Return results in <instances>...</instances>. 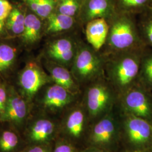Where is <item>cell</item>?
I'll use <instances>...</instances> for the list:
<instances>
[{"mask_svg": "<svg viewBox=\"0 0 152 152\" xmlns=\"http://www.w3.org/2000/svg\"><path fill=\"white\" fill-rule=\"evenodd\" d=\"M48 81V78L41 69L34 63H29L22 72L20 83L24 91L30 97Z\"/></svg>", "mask_w": 152, "mask_h": 152, "instance_id": "obj_6", "label": "cell"}, {"mask_svg": "<svg viewBox=\"0 0 152 152\" xmlns=\"http://www.w3.org/2000/svg\"><path fill=\"white\" fill-rule=\"evenodd\" d=\"M28 4L34 12H36L38 6V0H26Z\"/></svg>", "mask_w": 152, "mask_h": 152, "instance_id": "obj_30", "label": "cell"}, {"mask_svg": "<svg viewBox=\"0 0 152 152\" xmlns=\"http://www.w3.org/2000/svg\"><path fill=\"white\" fill-rule=\"evenodd\" d=\"M28 152H48V151L43 147L37 146L31 148Z\"/></svg>", "mask_w": 152, "mask_h": 152, "instance_id": "obj_31", "label": "cell"}, {"mask_svg": "<svg viewBox=\"0 0 152 152\" xmlns=\"http://www.w3.org/2000/svg\"><path fill=\"white\" fill-rule=\"evenodd\" d=\"M18 138L16 135L10 131H5L0 137V149L3 152H10L16 147Z\"/></svg>", "mask_w": 152, "mask_h": 152, "instance_id": "obj_22", "label": "cell"}, {"mask_svg": "<svg viewBox=\"0 0 152 152\" xmlns=\"http://www.w3.org/2000/svg\"><path fill=\"white\" fill-rule=\"evenodd\" d=\"M4 22L3 20H0V33L3 31V29L4 27Z\"/></svg>", "mask_w": 152, "mask_h": 152, "instance_id": "obj_32", "label": "cell"}, {"mask_svg": "<svg viewBox=\"0 0 152 152\" xmlns=\"http://www.w3.org/2000/svg\"><path fill=\"white\" fill-rule=\"evenodd\" d=\"M12 7L7 0H0V20H4L10 15Z\"/></svg>", "mask_w": 152, "mask_h": 152, "instance_id": "obj_25", "label": "cell"}, {"mask_svg": "<svg viewBox=\"0 0 152 152\" xmlns=\"http://www.w3.org/2000/svg\"><path fill=\"white\" fill-rule=\"evenodd\" d=\"M49 68L50 76L55 84L58 85L73 93L77 90L76 79L65 66L60 64H52Z\"/></svg>", "mask_w": 152, "mask_h": 152, "instance_id": "obj_13", "label": "cell"}, {"mask_svg": "<svg viewBox=\"0 0 152 152\" xmlns=\"http://www.w3.org/2000/svg\"><path fill=\"white\" fill-rule=\"evenodd\" d=\"M27 113L24 101L17 96H11L7 100L5 108L1 113V120L15 123L21 122Z\"/></svg>", "mask_w": 152, "mask_h": 152, "instance_id": "obj_12", "label": "cell"}, {"mask_svg": "<svg viewBox=\"0 0 152 152\" xmlns=\"http://www.w3.org/2000/svg\"><path fill=\"white\" fill-rule=\"evenodd\" d=\"M81 7L80 0H59L58 12L75 18L80 11Z\"/></svg>", "mask_w": 152, "mask_h": 152, "instance_id": "obj_20", "label": "cell"}, {"mask_svg": "<svg viewBox=\"0 0 152 152\" xmlns=\"http://www.w3.org/2000/svg\"><path fill=\"white\" fill-rule=\"evenodd\" d=\"M6 93L5 88L0 86V113L1 114L5 108L6 103Z\"/></svg>", "mask_w": 152, "mask_h": 152, "instance_id": "obj_29", "label": "cell"}, {"mask_svg": "<svg viewBox=\"0 0 152 152\" xmlns=\"http://www.w3.org/2000/svg\"><path fill=\"white\" fill-rule=\"evenodd\" d=\"M54 152H75L73 147L69 144L62 142L58 144L55 149Z\"/></svg>", "mask_w": 152, "mask_h": 152, "instance_id": "obj_28", "label": "cell"}, {"mask_svg": "<svg viewBox=\"0 0 152 152\" xmlns=\"http://www.w3.org/2000/svg\"><path fill=\"white\" fill-rule=\"evenodd\" d=\"M143 31L148 41L152 45V19L143 24Z\"/></svg>", "mask_w": 152, "mask_h": 152, "instance_id": "obj_27", "label": "cell"}, {"mask_svg": "<svg viewBox=\"0 0 152 152\" xmlns=\"http://www.w3.org/2000/svg\"><path fill=\"white\" fill-rule=\"evenodd\" d=\"M140 70L142 71L144 78L149 83L152 84V56H148L142 60Z\"/></svg>", "mask_w": 152, "mask_h": 152, "instance_id": "obj_24", "label": "cell"}, {"mask_svg": "<svg viewBox=\"0 0 152 152\" xmlns=\"http://www.w3.org/2000/svg\"><path fill=\"white\" fill-rule=\"evenodd\" d=\"M85 116L80 109H76L69 115L66 124L67 131L71 135L78 137L81 135L84 125Z\"/></svg>", "mask_w": 152, "mask_h": 152, "instance_id": "obj_18", "label": "cell"}, {"mask_svg": "<svg viewBox=\"0 0 152 152\" xmlns=\"http://www.w3.org/2000/svg\"><path fill=\"white\" fill-rule=\"evenodd\" d=\"M148 0H120L122 6L126 9H132L144 5Z\"/></svg>", "mask_w": 152, "mask_h": 152, "instance_id": "obj_26", "label": "cell"}, {"mask_svg": "<svg viewBox=\"0 0 152 152\" xmlns=\"http://www.w3.org/2000/svg\"><path fill=\"white\" fill-rule=\"evenodd\" d=\"M86 152H104L103 151H100V150H97V149H94V150H90Z\"/></svg>", "mask_w": 152, "mask_h": 152, "instance_id": "obj_33", "label": "cell"}, {"mask_svg": "<svg viewBox=\"0 0 152 152\" xmlns=\"http://www.w3.org/2000/svg\"><path fill=\"white\" fill-rule=\"evenodd\" d=\"M126 131L129 140L135 145H142L149 141L152 129L144 118L134 115L127 121Z\"/></svg>", "mask_w": 152, "mask_h": 152, "instance_id": "obj_9", "label": "cell"}, {"mask_svg": "<svg viewBox=\"0 0 152 152\" xmlns=\"http://www.w3.org/2000/svg\"><path fill=\"white\" fill-rule=\"evenodd\" d=\"M46 32L55 33L71 29L75 23L74 17L67 16L58 12H53L48 18Z\"/></svg>", "mask_w": 152, "mask_h": 152, "instance_id": "obj_15", "label": "cell"}, {"mask_svg": "<svg viewBox=\"0 0 152 152\" xmlns=\"http://www.w3.org/2000/svg\"><path fill=\"white\" fill-rule=\"evenodd\" d=\"M105 76L92 81L86 94L87 109L92 115L102 114L109 108L113 102L112 90L104 81Z\"/></svg>", "mask_w": 152, "mask_h": 152, "instance_id": "obj_4", "label": "cell"}, {"mask_svg": "<svg viewBox=\"0 0 152 152\" xmlns=\"http://www.w3.org/2000/svg\"><path fill=\"white\" fill-rule=\"evenodd\" d=\"M104 59V75L110 82L125 93L139 74L140 61L134 50L108 55Z\"/></svg>", "mask_w": 152, "mask_h": 152, "instance_id": "obj_1", "label": "cell"}, {"mask_svg": "<svg viewBox=\"0 0 152 152\" xmlns=\"http://www.w3.org/2000/svg\"><path fill=\"white\" fill-rule=\"evenodd\" d=\"M108 31V22L104 18L88 22L85 25V35L88 44L99 52L106 42Z\"/></svg>", "mask_w": 152, "mask_h": 152, "instance_id": "obj_8", "label": "cell"}, {"mask_svg": "<svg viewBox=\"0 0 152 152\" xmlns=\"http://www.w3.org/2000/svg\"><path fill=\"white\" fill-rule=\"evenodd\" d=\"M115 133V125L112 119L105 117L95 126L91 139L95 144H107L112 140Z\"/></svg>", "mask_w": 152, "mask_h": 152, "instance_id": "obj_14", "label": "cell"}, {"mask_svg": "<svg viewBox=\"0 0 152 152\" xmlns=\"http://www.w3.org/2000/svg\"><path fill=\"white\" fill-rule=\"evenodd\" d=\"M15 58V50L7 45H0V72L5 71L11 66Z\"/></svg>", "mask_w": 152, "mask_h": 152, "instance_id": "obj_21", "label": "cell"}, {"mask_svg": "<svg viewBox=\"0 0 152 152\" xmlns=\"http://www.w3.org/2000/svg\"><path fill=\"white\" fill-rule=\"evenodd\" d=\"M109 31L105 53L108 55L121 51L134 50L138 44L135 26L127 15H114L108 21Z\"/></svg>", "mask_w": 152, "mask_h": 152, "instance_id": "obj_2", "label": "cell"}, {"mask_svg": "<svg viewBox=\"0 0 152 152\" xmlns=\"http://www.w3.org/2000/svg\"><path fill=\"white\" fill-rule=\"evenodd\" d=\"M113 15L109 0H88L81 12L80 20L82 25L85 26L88 22L99 18L108 21Z\"/></svg>", "mask_w": 152, "mask_h": 152, "instance_id": "obj_10", "label": "cell"}, {"mask_svg": "<svg viewBox=\"0 0 152 152\" xmlns=\"http://www.w3.org/2000/svg\"><path fill=\"white\" fill-rule=\"evenodd\" d=\"M25 18L26 17L18 9L12 10L7 20V27L15 34H23L24 30Z\"/></svg>", "mask_w": 152, "mask_h": 152, "instance_id": "obj_19", "label": "cell"}, {"mask_svg": "<svg viewBox=\"0 0 152 152\" xmlns=\"http://www.w3.org/2000/svg\"><path fill=\"white\" fill-rule=\"evenodd\" d=\"M54 130V125L50 121L38 120L33 126L30 136L33 141H45L51 136Z\"/></svg>", "mask_w": 152, "mask_h": 152, "instance_id": "obj_17", "label": "cell"}, {"mask_svg": "<svg viewBox=\"0 0 152 152\" xmlns=\"http://www.w3.org/2000/svg\"><path fill=\"white\" fill-rule=\"evenodd\" d=\"M79 42L71 38L58 39L49 45L47 53L51 59L60 65H72Z\"/></svg>", "mask_w": 152, "mask_h": 152, "instance_id": "obj_5", "label": "cell"}, {"mask_svg": "<svg viewBox=\"0 0 152 152\" xmlns=\"http://www.w3.org/2000/svg\"><path fill=\"white\" fill-rule=\"evenodd\" d=\"M42 23L38 17L29 14L25 18L24 30L22 34L23 40L28 44L36 42L40 37Z\"/></svg>", "mask_w": 152, "mask_h": 152, "instance_id": "obj_16", "label": "cell"}, {"mask_svg": "<svg viewBox=\"0 0 152 152\" xmlns=\"http://www.w3.org/2000/svg\"><path fill=\"white\" fill-rule=\"evenodd\" d=\"M124 105L133 115L142 118L149 117L151 107L146 95L141 90L130 88L124 93Z\"/></svg>", "mask_w": 152, "mask_h": 152, "instance_id": "obj_7", "label": "cell"}, {"mask_svg": "<svg viewBox=\"0 0 152 152\" xmlns=\"http://www.w3.org/2000/svg\"><path fill=\"white\" fill-rule=\"evenodd\" d=\"M71 72L76 81L92 82L105 76L104 59L88 44L80 41L72 64Z\"/></svg>", "mask_w": 152, "mask_h": 152, "instance_id": "obj_3", "label": "cell"}, {"mask_svg": "<svg viewBox=\"0 0 152 152\" xmlns=\"http://www.w3.org/2000/svg\"><path fill=\"white\" fill-rule=\"evenodd\" d=\"M73 98V93L55 84L47 89L43 99V103L48 108L58 109L71 103Z\"/></svg>", "mask_w": 152, "mask_h": 152, "instance_id": "obj_11", "label": "cell"}, {"mask_svg": "<svg viewBox=\"0 0 152 152\" xmlns=\"http://www.w3.org/2000/svg\"><path fill=\"white\" fill-rule=\"evenodd\" d=\"M58 0H38V6L36 13L42 18H47L53 13Z\"/></svg>", "mask_w": 152, "mask_h": 152, "instance_id": "obj_23", "label": "cell"}]
</instances>
